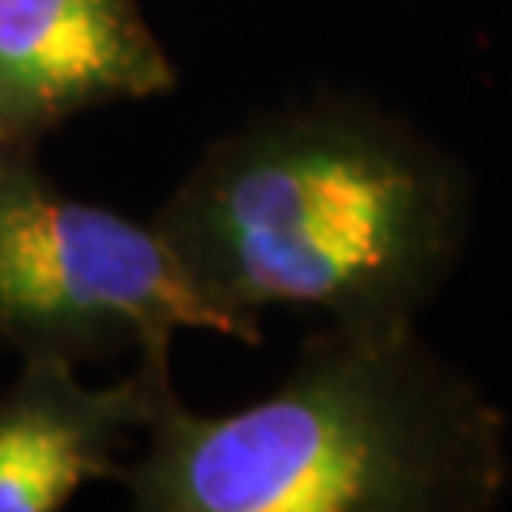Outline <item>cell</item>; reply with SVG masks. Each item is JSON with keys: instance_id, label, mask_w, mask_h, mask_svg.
Here are the masks:
<instances>
[{"instance_id": "obj_2", "label": "cell", "mask_w": 512, "mask_h": 512, "mask_svg": "<svg viewBox=\"0 0 512 512\" xmlns=\"http://www.w3.org/2000/svg\"><path fill=\"white\" fill-rule=\"evenodd\" d=\"M122 478L141 512H478L509 486V440L414 319L334 323L236 414L171 395Z\"/></svg>"}, {"instance_id": "obj_6", "label": "cell", "mask_w": 512, "mask_h": 512, "mask_svg": "<svg viewBox=\"0 0 512 512\" xmlns=\"http://www.w3.org/2000/svg\"><path fill=\"white\" fill-rule=\"evenodd\" d=\"M12 171V160H8V141L0 137V183H4V175Z\"/></svg>"}, {"instance_id": "obj_5", "label": "cell", "mask_w": 512, "mask_h": 512, "mask_svg": "<svg viewBox=\"0 0 512 512\" xmlns=\"http://www.w3.org/2000/svg\"><path fill=\"white\" fill-rule=\"evenodd\" d=\"M171 395V361L141 357L122 384L88 387L73 357L31 349L0 399V512H54L84 482L122 475L118 444L148 433Z\"/></svg>"}, {"instance_id": "obj_3", "label": "cell", "mask_w": 512, "mask_h": 512, "mask_svg": "<svg viewBox=\"0 0 512 512\" xmlns=\"http://www.w3.org/2000/svg\"><path fill=\"white\" fill-rule=\"evenodd\" d=\"M179 330L262 342V327L220 308L160 224L61 198L12 164L0 183V334L65 357L129 342L171 361Z\"/></svg>"}, {"instance_id": "obj_1", "label": "cell", "mask_w": 512, "mask_h": 512, "mask_svg": "<svg viewBox=\"0 0 512 512\" xmlns=\"http://www.w3.org/2000/svg\"><path fill=\"white\" fill-rule=\"evenodd\" d=\"M471 194L459 167L372 107L270 114L205 152L156 217L220 308L274 304L334 323L414 319L456 262Z\"/></svg>"}, {"instance_id": "obj_4", "label": "cell", "mask_w": 512, "mask_h": 512, "mask_svg": "<svg viewBox=\"0 0 512 512\" xmlns=\"http://www.w3.org/2000/svg\"><path fill=\"white\" fill-rule=\"evenodd\" d=\"M175 88L137 0H0V137L31 141L73 114Z\"/></svg>"}]
</instances>
